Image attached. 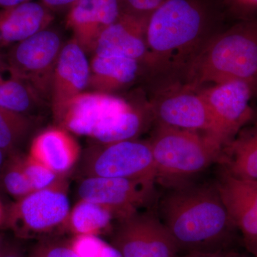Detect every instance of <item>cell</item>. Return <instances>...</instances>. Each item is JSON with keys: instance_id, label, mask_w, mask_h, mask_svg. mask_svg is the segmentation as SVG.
Here are the masks:
<instances>
[{"instance_id": "cell-1", "label": "cell", "mask_w": 257, "mask_h": 257, "mask_svg": "<svg viewBox=\"0 0 257 257\" xmlns=\"http://www.w3.org/2000/svg\"><path fill=\"white\" fill-rule=\"evenodd\" d=\"M160 218L179 248H210L234 227L216 183L175 186L162 198Z\"/></svg>"}, {"instance_id": "cell-2", "label": "cell", "mask_w": 257, "mask_h": 257, "mask_svg": "<svg viewBox=\"0 0 257 257\" xmlns=\"http://www.w3.org/2000/svg\"><path fill=\"white\" fill-rule=\"evenodd\" d=\"M145 36L150 67L186 68L209 40L205 13L195 0H167L147 18Z\"/></svg>"}, {"instance_id": "cell-3", "label": "cell", "mask_w": 257, "mask_h": 257, "mask_svg": "<svg viewBox=\"0 0 257 257\" xmlns=\"http://www.w3.org/2000/svg\"><path fill=\"white\" fill-rule=\"evenodd\" d=\"M186 71L185 86L191 89L231 80L257 85V19L241 20L211 37L187 64Z\"/></svg>"}, {"instance_id": "cell-4", "label": "cell", "mask_w": 257, "mask_h": 257, "mask_svg": "<svg viewBox=\"0 0 257 257\" xmlns=\"http://www.w3.org/2000/svg\"><path fill=\"white\" fill-rule=\"evenodd\" d=\"M64 130L109 145L131 140L143 128L142 115L112 94L82 93L57 120Z\"/></svg>"}, {"instance_id": "cell-5", "label": "cell", "mask_w": 257, "mask_h": 257, "mask_svg": "<svg viewBox=\"0 0 257 257\" xmlns=\"http://www.w3.org/2000/svg\"><path fill=\"white\" fill-rule=\"evenodd\" d=\"M157 179L172 187L184 183L220 158L222 148L207 135L160 124L149 142Z\"/></svg>"}, {"instance_id": "cell-6", "label": "cell", "mask_w": 257, "mask_h": 257, "mask_svg": "<svg viewBox=\"0 0 257 257\" xmlns=\"http://www.w3.org/2000/svg\"><path fill=\"white\" fill-rule=\"evenodd\" d=\"M63 46L60 35L47 28L19 42L9 55L12 77L27 84L38 97L51 96L55 67Z\"/></svg>"}, {"instance_id": "cell-7", "label": "cell", "mask_w": 257, "mask_h": 257, "mask_svg": "<svg viewBox=\"0 0 257 257\" xmlns=\"http://www.w3.org/2000/svg\"><path fill=\"white\" fill-rule=\"evenodd\" d=\"M256 89V84L242 80L227 81L198 89L212 118V132L209 138L221 148L252 118L251 101Z\"/></svg>"}, {"instance_id": "cell-8", "label": "cell", "mask_w": 257, "mask_h": 257, "mask_svg": "<svg viewBox=\"0 0 257 257\" xmlns=\"http://www.w3.org/2000/svg\"><path fill=\"white\" fill-rule=\"evenodd\" d=\"M111 245L123 257H176L179 249L159 216L138 211L120 219Z\"/></svg>"}, {"instance_id": "cell-9", "label": "cell", "mask_w": 257, "mask_h": 257, "mask_svg": "<svg viewBox=\"0 0 257 257\" xmlns=\"http://www.w3.org/2000/svg\"><path fill=\"white\" fill-rule=\"evenodd\" d=\"M90 177L155 182L156 166L149 143L126 140L105 145L93 157Z\"/></svg>"}, {"instance_id": "cell-10", "label": "cell", "mask_w": 257, "mask_h": 257, "mask_svg": "<svg viewBox=\"0 0 257 257\" xmlns=\"http://www.w3.org/2000/svg\"><path fill=\"white\" fill-rule=\"evenodd\" d=\"M154 184L151 181L89 177L81 183L78 194L82 200L104 206L122 219L150 200Z\"/></svg>"}, {"instance_id": "cell-11", "label": "cell", "mask_w": 257, "mask_h": 257, "mask_svg": "<svg viewBox=\"0 0 257 257\" xmlns=\"http://www.w3.org/2000/svg\"><path fill=\"white\" fill-rule=\"evenodd\" d=\"M152 110L160 124L172 127L212 132V118L207 103L198 89L187 86L171 89L161 94L152 106Z\"/></svg>"}, {"instance_id": "cell-12", "label": "cell", "mask_w": 257, "mask_h": 257, "mask_svg": "<svg viewBox=\"0 0 257 257\" xmlns=\"http://www.w3.org/2000/svg\"><path fill=\"white\" fill-rule=\"evenodd\" d=\"M126 12L123 0H81L69 8L67 25L82 50L93 52L101 33Z\"/></svg>"}, {"instance_id": "cell-13", "label": "cell", "mask_w": 257, "mask_h": 257, "mask_svg": "<svg viewBox=\"0 0 257 257\" xmlns=\"http://www.w3.org/2000/svg\"><path fill=\"white\" fill-rule=\"evenodd\" d=\"M86 52L75 40L62 47L59 56L52 82V110L58 119L74 98L88 87L90 63Z\"/></svg>"}, {"instance_id": "cell-14", "label": "cell", "mask_w": 257, "mask_h": 257, "mask_svg": "<svg viewBox=\"0 0 257 257\" xmlns=\"http://www.w3.org/2000/svg\"><path fill=\"white\" fill-rule=\"evenodd\" d=\"M216 185L234 226L245 241H257V179L238 178L224 172Z\"/></svg>"}, {"instance_id": "cell-15", "label": "cell", "mask_w": 257, "mask_h": 257, "mask_svg": "<svg viewBox=\"0 0 257 257\" xmlns=\"http://www.w3.org/2000/svg\"><path fill=\"white\" fill-rule=\"evenodd\" d=\"M147 19L128 12L124 13L101 33L93 52L94 55L127 57L145 62Z\"/></svg>"}, {"instance_id": "cell-16", "label": "cell", "mask_w": 257, "mask_h": 257, "mask_svg": "<svg viewBox=\"0 0 257 257\" xmlns=\"http://www.w3.org/2000/svg\"><path fill=\"white\" fill-rule=\"evenodd\" d=\"M53 20L51 10L41 2L0 9V48L16 45L48 28Z\"/></svg>"}, {"instance_id": "cell-17", "label": "cell", "mask_w": 257, "mask_h": 257, "mask_svg": "<svg viewBox=\"0 0 257 257\" xmlns=\"http://www.w3.org/2000/svg\"><path fill=\"white\" fill-rule=\"evenodd\" d=\"M69 214V202L64 193L50 187L24 198L20 214L27 229L42 232L63 222Z\"/></svg>"}, {"instance_id": "cell-18", "label": "cell", "mask_w": 257, "mask_h": 257, "mask_svg": "<svg viewBox=\"0 0 257 257\" xmlns=\"http://www.w3.org/2000/svg\"><path fill=\"white\" fill-rule=\"evenodd\" d=\"M79 156L78 144L64 128H50L40 133L30 148V157L56 174L72 168Z\"/></svg>"}, {"instance_id": "cell-19", "label": "cell", "mask_w": 257, "mask_h": 257, "mask_svg": "<svg viewBox=\"0 0 257 257\" xmlns=\"http://www.w3.org/2000/svg\"><path fill=\"white\" fill-rule=\"evenodd\" d=\"M140 63L127 57L94 55L90 62L88 87L94 92L111 94L135 80Z\"/></svg>"}, {"instance_id": "cell-20", "label": "cell", "mask_w": 257, "mask_h": 257, "mask_svg": "<svg viewBox=\"0 0 257 257\" xmlns=\"http://www.w3.org/2000/svg\"><path fill=\"white\" fill-rule=\"evenodd\" d=\"M225 172L238 178L257 179V123L243 127L222 149Z\"/></svg>"}, {"instance_id": "cell-21", "label": "cell", "mask_w": 257, "mask_h": 257, "mask_svg": "<svg viewBox=\"0 0 257 257\" xmlns=\"http://www.w3.org/2000/svg\"><path fill=\"white\" fill-rule=\"evenodd\" d=\"M114 216L104 206L81 199L69 215V223L77 235H96L109 226Z\"/></svg>"}, {"instance_id": "cell-22", "label": "cell", "mask_w": 257, "mask_h": 257, "mask_svg": "<svg viewBox=\"0 0 257 257\" xmlns=\"http://www.w3.org/2000/svg\"><path fill=\"white\" fill-rule=\"evenodd\" d=\"M38 96L25 83L0 78V107L24 114L34 107Z\"/></svg>"}, {"instance_id": "cell-23", "label": "cell", "mask_w": 257, "mask_h": 257, "mask_svg": "<svg viewBox=\"0 0 257 257\" xmlns=\"http://www.w3.org/2000/svg\"><path fill=\"white\" fill-rule=\"evenodd\" d=\"M30 122L24 114L0 107V150H9L28 133Z\"/></svg>"}, {"instance_id": "cell-24", "label": "cell", "mask_w": 257, "mask_h": 257, "mask_svg": "<svg viewBox=\"0 0 257 257\" xmlns=\"http://www.w3.org/2000/svg\"><path fill=\"white\" fill-rule=\"evenodd\" d=\"M72 248L80 257H123L114 246L96 235H78Z\"/></svg>"}, {"instance_id": "cell-25", "label": "cell", "mask_w": 257, "mask_h": 257, "mask_svg": "<svg viewBox=\"0 0 257 257\" xmlns=\"http://www.w3.org/2000/svg\"><path fill=\"white\" fill-rule=\"evenodd\" d=\"M34 192L52 187L57 174L41 162L29 157L23 169Z\"/></svg>"}, {"instance_id": "cell-26", "label": "cell", "mask_w": 257, "mask_h": 257, "mask_svg": "<svg viewBox=\"0 0 257 257\" xmlns=\"http://www.w3.org/2000/svg\"><path fill=\"white\" fill-rule=\"evenodd\" d=\"M5 184L8 192L17 197H26L34 192L23 170L8 172L5 177Z\"/></svg>"}, {"instance_id": "cell-27", "label": "cell", "mask_w": 257, "mask_h": 257, "mask_svg": "<svg viewBox=\"0 0 257 257\" xmlns=\"http://www.w3.org/2000/svg\"><path fill=\"white\" fill-rule=\"evenodd\" d=\"M229 11L240 20L257 19V0H224Z\"/></svg>"}, {"instance_id": "cell-28", "label": "cell", "mask_w": 257, "mask_h": 257, "mask_svg": "<svg viewBox=\"0 0 257 257\" xmlns=\"http://www.w3.org/2000/svg\"><path fill=\"white\" fill-rule=\"evenodd\" d=\"M128 13L147 18L154 10L167 0H123Z\"/></svg>"}, {"instance_id": "cell-29", "label": "cell", "mask_w": 257, "mask_h": 257, "mask_svg": "<svg viewBox=\"0 0 257 257\" xmlns=\"http://www.w3.org/2000/svg\"><path fill=\"white\" fill-rule=\"evenodd\" d=\"M45 257H80L72 247L55 246L50 248Z\"/></svg>"}, {"instance_id": "cell-30", "label": "cell", "mask_w": 257, "mask_h": 257, "mask_svg": "<svg viewBox=\"0 0 257 257\" xmlns=\"http://www.w3.org/2000/svg\"><path fill=\"white\" fill-rule=\"evenodd\" d=\"M40 1L42 4L51 10L71 8L81 0H40Z\"/></svg>"}, {"instance_id": "cell-31", "label": "cell", "mask_w": 257, "mask_h": 257, "mask_svg": "<svg viewBox=\"0 0 257 257\" xmlns=\"http://www.w3.org/2000/svg\"><path fill=\"white\" fill-rule=\"evenodd\" d=\"M31 1H33V0H0V9L16 6V5L23 4V3Z\"/></svg>"}, {"instance_id": "cell-32", "label": "cell", "mask_w": 257, "mask_h": 257, "mask_svg": "<svg viewBox=\"0 0 257 257\" xmlns=\"http://www.w3.org/2000/svg\"><path fill=\"white\" fill-rule=\"evenodd\" d=\"M182 257H220L212 253L195 252Z\"/></svg>"}, {"instance_id": "cell-33", "label": "cell", "mask_w": 257, "mask_h": 257, "mask_svg": "<svg viewBox=\"0 0 257 257\" xmlns=\"http://www.w3.org/2000/svg\"><path fill=\"white\" fill-rule=\"evenodd\" d=\"M246 243L250 251L255 256L257 257V241H246Z\"/></svg>"}, {"instance_id": "cell-34", "label": "cell", "mask_w": 257, "mask_h": 257, "mask_svg": "<svg viewBox=\"0 0 257 257\" xmlns=\"http://www.w3.org/2000/svg\"><path fill=\"white\" fill-rule=\"evenodd\" d=\"M3 160H4V157H3V150H0V166L3 164Z\"/></svg>"}, {"instance_id": "cell-35", "label": "cell", "mask_w": 257, "mask_h": 257, "mask_svg": "<svg viewBox=\"0 0 257 257\" xmlns=\"http://www.w3.org/2000/svg\"><path fill=\"white\" fill-rule=\"evenodd\" d=\"M3 67H4V64H3V60H2L1 57H0V70L3 68Z\"/></svg>"}, {"instance_id": "cell-36", "label": "cell", "mask_w": 257, "mask_h": 257, "mask_svg": "<svg viewBox=\"0 0 257 257\" xmlns=\"http://www.w3.org/2000/svg\"><path fill=\"white\" fill-rule=\"evenodd\" d=\"M0 257H17V256H13V255H6V256H0Z\"/></svg>"}, {"instance_id": "cell-37", "label": "cell", "mask_w": 257, "mask_h": 257, "mask_svg": "<svg viewBox=\"0 0 257 257\" xmlns=\"http://www.w3.org/2000/svg\"><path fill=\"white\" fill-rule=\"evenodd\" d=\"M1 212H2V211H1V207H0V216H1Z\"/></svg>"}]
</instances>
